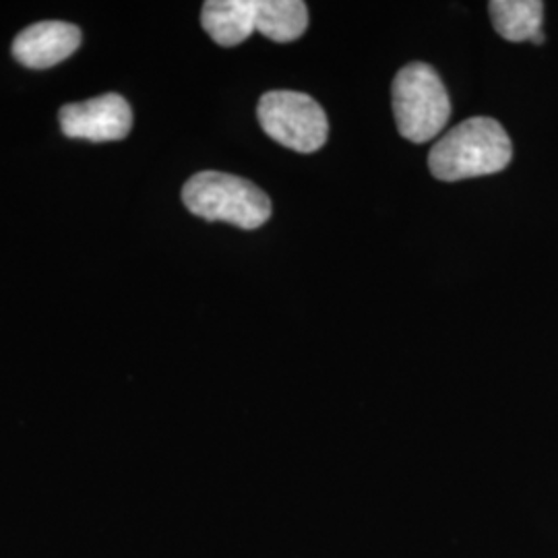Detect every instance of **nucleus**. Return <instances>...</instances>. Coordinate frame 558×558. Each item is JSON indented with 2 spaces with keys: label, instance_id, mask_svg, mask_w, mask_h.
I'll use <instances>...</instances> for the list:
<instances>
[{
  "label": "nucleus",
  "instance_id": "10",
  "mask_svg": "<svg viewBox=\"0 0 558 558\" xmlns=\"http://www.w3.org/2000/svg\"><path fill=\"white\" fill-rule=\"evenodd\" d=\"M532 41H534V44H544V34H538Z\"/></svg>",
  "mask_w": 558,
  "mask_h": 558
},
{
  "label": "nucleus",
  "instance_id": "2",
  "mask_svg": "<svg viewBox=\"0 0 558 558\" xmlns=\"http://www.w3.org/2000/svg\"><path fill=\"white\" fill-rule=\"evenodd\" d=\"M191 214L207 221H226L242 230H257L271 218V199L251 180L226 172H199L182 189Z\"/></svg>",
  "mask_w": 558,
  "mask_h": 558
},
{
  "label": "nucleus",
  "instance_id": "3",
  "mask_svg": "<svg viewBox=\"0 0 558 558\" xmlns=\"http://www.w3.org/2000/svg\"><path fill=\"white\" fill-rule=\"evenodd\" d=\"M393 114L401 137L428 143L451 117V100L439 73L426 62L405 64L393 80Z\"/></svg>",
  "mask_w": 558,
  "mask_h": 558
},
{
  "label": "nucleus",
  "instance_id": "7",
  "mask_svg": "<svg viewBox=\"0 0 558 558\" xmlns=\"http://www.w3.org/2000/svg\"><path fill=\"white\" fill-rule=\"evenodd\" d=\"M201 23L216 44L239 46L255 32V0H209L203 4Z\"/></svg>",
  "mask_w": 558,
  "mask_h": 558
},
{
  "label": "nucleus",
  "instance_id": "8",
  "mask_svg": "<svg viewBox=\"0 0 558 558\" xmlns=\"http://www.w3.org/2000/svg\"><path fill=\"white\" fill-rule=\"evenodd\" d=\"M308 27L302 0H255V32L278 44L299 40Z\"/></svg>",
  "mask_w": 558,
  "mask_h": 558
},
{
  "label": "nucleus",
  "instance_id": "5",
  "mask_svg": "<svg viewBox=\"0 0 558 558\" xmlns=\"http://www.w3.org/2000/svg\"><path fill=\"white\" fill-rule=\"evenodd\" d=\"M60 129L71 140L94 143L124 140L133 129V110L119 94L66 104L60 108Z\"/></svg>",
  "mask_w": 558,
  "mask_h": 558
},
{
  "label": "nucleus",
  "instance_id": "6",
  "mask_svg": "<svg viewBox=\"0 0 558 558\" xmlns=\"http://www.w3.org/2000/svg\"><path fill=\"white\" fill-rule=\"evenodd\" d=\"M81 32L64 21H41L23 29L13 41V54L27 69H50L77 52Z\"/></svg>",
  "mask_w": 558,
  "mask_h": 558
},
{
  "label": "nucleus",
  "instance_id": "1",
  "mask_svg": "<svg viewBox=\"0 0 558 558\" xmlns=\"http://www.w3.org/2000/svg\"><path fill=\"white\" fill-rule=\"evenodd\" d=\"M513 158V145L495 119L476 117L453 126L428 154V168L445 182L497 174Z\"/></svg>",
  "mask_w": 558,
  "mask_h": 558
},
{
  "label": "nucleus",
  "instance_id": "9",
  "mask_svg": "<svg viewBox=\"0 0 558 558\" xmlns=\"http://www.w3.org/2000/svg\"><path fill=\"white\" fill-rule=\"evenodd\" d=\"M488 9L497 34L507 41H532L542 34L544 2L539 0H493Z\"/></svg>",
  "mask_w": 558,
  "mask_h": 558
},
{
  "label": "nucleus",
  "instance_id": "4",
  "mask_svg": "<svg viewBox=\"0 0 558 558\" xmlns=\"http://www.w3.org/2000/svg\"><path fill=\"white\" fill-rule=\"evenodd\" d=\"M260 129L299 154L319 151L329 135V120L317 101L300 92H267L257 108Z\"/></svg>",
  "mask_w": 558,
  "mask_h": 558
}]
</instances>
